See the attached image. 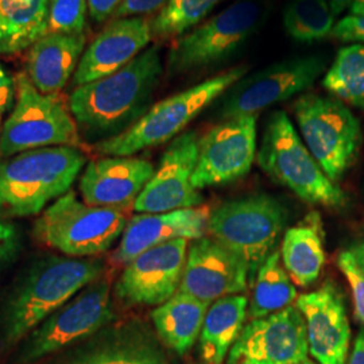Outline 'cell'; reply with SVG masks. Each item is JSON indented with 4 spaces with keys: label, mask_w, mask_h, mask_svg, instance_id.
<instances>
[{
    "label": "cell",
    "mask_w": 364,
    "mask_h": 364,
    "mask_svg": "<svg viewBox=\"0 0 364 364\" xmlns=\"http://www.w3.org/2000/svg\"><path fill=\"white\" fill-rule=\"evenodd\" d=\"M162 75L159 48L151 46L115 73L77 87L69 109L78 130L100 142L129 130L150 109Z\"/></svg>",
    "instance_id": "1"
},
{
    "label": "cell",
    "mask_w": 364,
    "mask_h": 364,
    "mask_svg": "<svg viewBox=\"0 0 364 364\" xmlns=\"http://www.w3.org/2000/svg\"><path fill=\"white\" fill-rule=\"evenodd\" d=\"M105 263L93 258L50 257L38 262L15 287L1 316V348H11L103 277Z\"/></svg>",
    "instance_id": "2"
},
{
    "label": "cell",
    "mask_w": 364,
    "mask_h": 364,
    "mask_svg": "<svg viewBox=\"0 0 364 364\" xmlns=\"http://www.w3.org/2000/svg\"><path fill=\"white\" fill-rule=\"evenodd\" d=\"M87 158L75 146L27 150L0 159V212L34 216L69 192Z\"/></svg>",
    "instance_id": "3"
},
{
    "label": "cell",
    "mask_w": 364,
    "mask_h": 364,
    "mask_svg": "<svg viewBox=\"0 0 364 364\" xmlns=\"http://www.w3.org/2000/svg\"><path fill=\"white\" fill-rule=\"evenodd\" d=\"M247 66H236L219 76L204 80L189 90L176 93L150 107L129 130L95 144L99 154L131 156L165 144L177 136L208 105L221 97L237 80L247 75Z\"/></svg>",
    "instance_id": "4"
},
{
    "label": "cell",
    "mask_w": 364,
    "mask_h": 364,
    "mask_svg": "<svg viewBox=\"0 0 364 364\" xmlns=\"http://www.w3.org/2000/svg\"><path fill=\"white\" fill-rule=\"evenodd\" d=\"M257 161L270 178L302 201L326 208L346 205L347 196L320 168L285 111H274L267 119Z\"/></svg>",
    "instance_id": "5"
},
{
    "label": "cell",
    "mask_w": 364,
    "mask_h": 364,
    "mask_svg": "<svg viewBox=\"0 0 364 364\" xmlns=\"http://www.w3.org/2000/svg\"><path fill=\"white\" fill-rule=\"evenodd\" d=\"M287 224V208L277 198L248 196L210 210L208 232L247 266L252 284L260 266L277 251Z\"/></svg>",
    "instance_id": "6"
},
{
    "label": "cell",
    "mask_w": 364,
    "mask_h": 364,
    "mask_svg": "<svg viewBox=\"0 0 364 364\" xmlns=\"http://www.w3.org/2000/svg\"><path fill=\"white\" fill-rule=\"evenodd\" d=\"M267 14L264 0H237L203 25L182 34L168 55L170 75L189 73L228 61L259 31Z\"/></svg>",
    "instance_id": "7"
},
{
    "label": "cell",
    "mask_w": 364,
    "mask_h": 364,
    "mask_svg": "<svg viewBox=\"0 0 364 364\" xmlns=\"http://www.w3.org/2000/svg\"><path fill=\"white\" fill-rule=\"evenodd\" d=\"M129 223L127 208L92 207L69 191L36 221L39 242L70 258H90L114 246Z\"/></svg>",
    "instance_id": "8"
},
{
    "label": "cell",
    "mask_w": 364,
    "mask_h": 364,
    "mask_svg": "<svg viewBox=\"0 0 364 364\" xmlns=\"http://www.w3.org/2000/svg\"><path fill=\"white\" fill-rule=\"evenodd\" d=\"M304 144L338 183L353 165L362 144V129L351 109L335 96L301 95L293 105Z\"/></svg>",
    "instance_id": "9"
},
{
    "label": "cell",
    "mask_w": 364,
    "mask_h": 364,
    "mask_svg": "<svg viewBox=\"0 0 364 364\" xmlns=\"http://www.w3.org/2000/svg\"><path fill=\"white\" fill-rule=\"evenodd\" d=\"M15 84L16 102L1 129L0 156L78 144L77 124L60 100L41 93L23 73Z\"/></svg>",
    "instance_id": "10"
},
{
    "label": "cell",
    "mask_w": 364,
    "mask_h": 364,
    "mask_svg": "<svg viewBox=\"0 0 364 364\" xmlns=\"http://www.w3.org/2000/svg\"><path fill=\"white\" fill-rule=\"evenodd\" d=\"M115 318L109 281L99 278L53 313L28 336L18 363L30 364L91 338Z\"/></svg>",
    "instance_id": "11"
},
{
    "label": "cell",
    "mask_w": 364,
    "mask_h": 364,
    "mask_svg": "<svg viewBox=\"0 0 364 364\" xmlns=\"http://www.w3.org/2000/svg\"><path fill=\"white\" fill-rule=\"evenodd\" d=\"M326 68L324 55H304L246 75L221 95V119L258 115L262 109L309 90Z\"/></svg>",
    "instance_id": "12"
},
{
    "label": "cell",
    "mask_w": 364,
    "mask_h": 364,
    "mask_svg": "<svg viewBox=\"0 0 364 364\" xmlns=\"http://www.w3.org/2000/svg\"><path fill=\"white\" fill-rule=\"evenodd\" d=\"M308 356L305 318L297 306L290 305L243 326L227 364H299Z\"/></svg>",
    "instance_id": "13"
},
{
    "label": "cell",
    "mask_w": 364,
    "mask_h": 364,
    "mask_svg": "<svg viewBox=\"0 0 364 364\" xmlns=\"http://www.w3.org/2000/svg\"><path fill=\"white\" fill-rule=\"evenodd\" d=\"M258 115L225 119L198 141L192 182L197 191L242 178L257 158Z\"/></svg>",
    "instance_id": "14"
},
{
    "label": "cell",
    "mask_w": 364,
    "mask_h": 364,
    "mask_svg": "<svg viewBox=\"0 0 364 364\" xmlns=\"http://www.w3.org/2000/svg\"><path fill=\"white\" fill-rule=\"evenodd\" d=\"M200 136L195 131L178 135L164 156L153 177L134 203L138 213H162L177 209L196 208L203 196L193 186Z\"/></svg>",
    "instance_id": "15"
},
{
    "label": "cell",
    "mask_w": 364,
    "mask_h": 364,
    "mask_svg": "<svg viewBox=\"0 0 364 364\" xmlns=\"http://www.w3.org/2000/svg\"><path fill=\"white\" fill-rule=\"evenodd\" d=\"M188 240L177 239L150 248L126 264L115 294L127 305L159 306L180 290Z\"/></svg>",
    "instance_id": "16"
},
{
    "label": "cell",
    "mask_w": 364,
    "mask_h": 364,
    "mask_svg": "<svg viewBox=\"0 0 364 364\" xmlns=\"http://www.w3.org/2000/svg\"><path fill=\"white\" fill-rule=\"evenodd\" d=\"M247 266L213 237L201 236L188 248L180 290L212 304L216 299L245 293Z\"/></svg>",
    "instance_id": "17"
},
{
    "label": "cell",
    "mask_w": 364,
    "mask_h": 364,
    "mask_svg": "<svg viewBox=\"0 0 364 364\" xmlns=\"http://www.w3.org/2000/svg\"><path fill=\"white\" fill-rule=\"evenodd\" d=\"M296 306L305 318L309 355L317 364H346L351 328L338 287L326 282L299 296Z\"/></svg>",
    "instance_id": "18"
},
{
    "label": "cell",
    "mask_w": 364,
    "mask_h": 364,
    "mask_svg": "<svg viewBox=\"0 0 364 364\" xmlns=\"http://www.w3.org/2000/svg\"><path fill=\"white\" fill-rule=\"evenodd\" d=\"M156 168L136 156H105L91 161L80 180L84 203L92 207L129 208L142 193Z\"/></svg>",
    "instance_id": "19"
},
{
    "label": "cell",
    "mask_w": 364,
    "mask_h": 364,
    "mask_svg": "<svg viewBox=\"0 0 364 364\" xmlns=\"http://www.w3.org/2000/svg\"><path fill=\"white\" fill-rule=\"evenodd\" d=\"M151 38V25L144 18L115 19L82 53L73 84L81 87L120 70L144 52Z\"/></svg>",
    "instance_id": "20"
},
{
    "label": "cell",
    "mask_w": 364,
    "mask_h": 364,
    "mask_svg": "<svg viewBox=\"0 0 364 364\" xmlns=\"http://www.w3.org/2000/svg\"><path fill=\"white\" fill-rule=\"evenodd\" d=\"M209 213L207 207H196L135 215L127 223L112 259L119 264H129L144 251L164 243L198 239L208 231Z\"/></svg>",
    "instance_id": "21"
},
{
    "label": "cell",
    "mask_w": 364,
    "mask_h": 364,
    "mask_svg": "<svg viewBox=\"0 0 364 364\" xmlns=\"http://www.w3.org/2000/svg\"><path fill=\"white\" fill-rule=\"evenodd\" d=\"M58 364H168L158 340L141 321L105 326Z\"/></svg>",
    "instance_id": "22"
},
{
    "label": "cell",
    "mask_w": 364,
    "mask_h": 364,
    "mask_svg": "<svg viewBox=\"0 0 364 364\" xmlns=\"http://www.w3.org/2000/svg\"><path fill=\"white\" fill-rule=\"evenodd\" d=\"M85 34H46L27 55V76L43 95L63 90L76 72L84 53Z\"/></svg>",
    "instance_id": "23"
},
{
    "label": "cell",
    "mask_w": 364,
    "mask_h": 364,
    "mask_svg": "<svg viewBox=\"0 0 364 364\" xmlns=\"http://www.w3.org/2000/svg\"><path fill=\"white\" fill-rule=\"evenodd\" d=\"M281 257L287 274L299 287H312L318 279L326 263V250L323 224L317 212L285 231Z\"/></svg>",
    "instance_id": "24"
},
{
    "label": "cell",
    "mask_w": 364,
    "mask_h": 364,
    "mask_svg": "<svg viewBox=\"0 0 364 364\" xmlns=\"http://www.w3.org/2000/svg\"><path fill=\"white\" fill-rule=\"evenodd\" d=\"M209 305L208 302L177 291L151 313L158 336L171 351L178 355L186 353L200 338Z\"/></svg>",
    "instance_id": "25"
},
{
    "label": "cell",
    "mask_w": 364,
    "mask_h": 364,
    "mask_svg": "<svg viewBox=\"0 0 364 364\" xmlns=\"http://www.w3.org/2000/svg\"><path fill=\"white\" fill-rule=\"evenodd\" d=\"M246 296L235 294L209 305L200 333V353L205 364H223L239 338L247 316Z\"/></svg>",
    "instance_id": "26"
},
{
    "label": "cell",
    "mask_w": 364,
    "mask_h": 364,
    "mask_svg": "<svg viewBox=\"0 0 364 364\" xmlns=\"http://www.w3.org/2000/svg\"><path fill=\"white\" fill-rule=\"evenodd\" d=\"M50 0H0V54H15L45 36Z\"/></svg>",
    "instance_id": "27"
},
{
    "label": "cell",
    "mask_w": 364,
    "mask_h": 364,
    "mask_svg": "<svg viewBox=\"0 0 364 364\" xmlns=\"http://www.w3.org/2000/svg\"><path fill=\"white\" fill-rule=\"evenodd\" d=\"M251 285L252 294L248 304L251 320L282 311L297 299V290L281 260L279 251L273 252L260 266Z\"/></svg>",
    "instance_id": "28"
},
{
    "label": "cell",
    "mask_w": 364,
    "mask_h": 364,
    "mask_svg": "<svg viewBox=\"0 0 364 364\" xmlns=\"http://www.w3.org/2000/svg\"><path fill=\"white\" fill-rule=\"evenodd\" d=\"M323 87L343 103L364 109L363 43H352L338 50L323 78Z\"/></svg>",
    "instance_id": "29"
},
{
    "label": "cell",
    "mask_w": 364,
    "mask_h": 364,
    "mask_svg": "<svg viewBox=\"0 0 364 364\" xmlns=\"http://www.w3.org/2000/svg\"><path fill=\"white\" fill-rule=\"evenodd\" d=\"M287 36L299 43H313L331 36L335 15L326 0H290L284 10Z\"/></svg>",
    "instance_id": "30"
},
{
    "label": "cell",
    "mask_w": 364,
    "mask_h": 364,
    "mask_svg": "<svg viewBox=\"0 0 364 364\" xmlns=\"http://www.w3.org/2000/svg\"><path fill=\"white\" fill-rule=\"evenodd\" d=\"M223 0H170L158 13L153 23V36L158 38L181 37L198 26Z\"/></svg>",
    "instance_id": "31"
},
{
    "label": "cell",
    "mask_w": 364,
    "mask_h": 364,
    "mask_svg": "<svg viewBox=\"0 0 364 364\" xmlns=\"http://www.w3.org/2000/svg\"><path fill=\"white\" fill-rule=\"evenodd\" d=\"M87 0H50L46 34H84Z\"/></svg>",
    "instance_id": "32"
},
{
    "label": "cell",
    "mask_w": 364,
    "mask_h": 364,
    "mask_svg": "<svg viewBox=\"0 0 364 364\" xmlns=\"http://www.w3.org/2000/svg\"><path fill=\"white\" fill-rule=\"evenodd\" d=\"M338 264L340 272L346 277L351 287L355 317L364 326V274L356 264L350 250L340 252Z\"/></svg>",
    "instance_id": "33"
},
{
    "label": "cell",
    "mask_w": 364,
    "mask_h": 364,
    "mask_svg": "<svg viewBox=\"0 0 364 364\" xmlns=\"http://www.w3.org/2000/svg\"><path fill=\"white\" fill-rule=\"evenodd\" d=\"M331 36L343 42H355L364 45V14L347 15L333 27Z\"/></svg>",
    "instance_id": "34"
},
{
    "label": "cell",
    "mask_w": 364,
    "mask_h": 364,
    "mask_svg": "<svg viewBox=\"0 0 364 364\" xmlns=\"http://www.w3.org/2000/svg\"><path fill=\"white\" fill-rule=\"evenodd\" d=\"M169 1L170 0H122L117 13L114 14V18L120 19L156 13L158 10H162Z\"/></svg>",
    "instance_id": "35"
},
{
    "label": "cell",
    "mask_w": 364,
    "mask_h": 364,
    "mask_svg": "<svg viewBox=\"0 0 364 364\" xmlns=\"http://www.w3.org/2000/svg\"><path fill=\"white\" fill-rule=\"evenodd\" d=\"M19 247V234L10 221L0 219V266L11 259Z\"/></svg>",
    "instance_id": "36"
},
{
    "label": "cell",
    "mask_w": 364,
    "mask_h": 364,
    "mask_svg": "<svg viewBox=\"0 0 364 364\" xmlns=\"http://www.w3.org/2000/svg\"><path fill=\"white\" fill-rule=\"evenodd\" d=\"M91 19L96 23H103L111 15L117 13L122 0H87Z\"/></svg>",
    "instance_id": "37"
},
{
    "label": "cell",
    "mask_w": 364,
    "mask_h": 364,
    "mask_svg": "<svg viewBox=\"0 0 364 364\" xmlns=\"http://www.w3.org/2000/svg\"><path fill=\"white\" fill-rule=\"evenodd\" d=\"M16 96V84L13 77L0 65V115L7 112Z\"/></svg>",
    "instance_id": "38"
},
{
    "label": "cell",
    "mask_w": 364,
    "mask_h": 364,
    "mask_svg": "<svg viewBox=\"0 0 364 364\" xmlns=\"http://www.w3.org/2000/svg\"><path fill=\"white\" fill-rule=\"evenodd\" d=\"M347 364H364V326L359 331L358 336L355 338L351 355L348 358Z\"/></svg>",
    "instance_id": "39"
},
{
    "label": "cell",
    "mask_w": 364,
    "mask_h": 364,
    "mask_svg": "<svg viewBox=\"0 0 364 364\" xmlns=\"http://www.w3.org/2000/svg\"><path fill=\"white\" fill-rule=\"evenodd\" d=\"M350 252H351L353 259L356 262V264L359 266V269H360L362 273L364 274V240L355 243V245L350 248Z\"/></svg>",
    "instance_id": "40"
},
{
    "label": "cell",
    "mask_w": 364,
    "mask_h": 364,
    "mask_svg": "<svg viewBox=\"0 0 364 364\" xmlns=\"http://www.w3.org/2000/svg\"><path fill=\"white\" fill-rule=\"evenodd\" d=\"M326 1H328L329 7H331L332 14H333L335 16H338V15H340L343 11H346L347 9L351 7L353 0H326Z\"/></svg>",
    "instance_id": "41"
},
{
    "label": "cell",
    "mask_w": 364,
    "mask_h": 364,
    "mask_svg": "<svg viewBox=\"0 0 364 364\" xmlns=\"http://www.w3.org/2000/svg\"><path fill=\"white\" fill-rule=\"evenodd\" d=\"M351 15H360L364 14V0H353L350 7Z\"/></svg>",
    "instance_id": "42"
},
{
    "label": "cell",
    "mask_w": 364,
    "mask_h": 364,
    "mask_svg": "<svg viewBox=\"0 0 364 364\" xmlns=\"http://www.w3.org/2000/svg\"><path fill=\"white\" fill-rule=\"evenodd\" d=\"M299 364H317V363H314V362H312V360H309V359H308V360H305V362H302V363H299Z\"/></svg>",
    "instance_id": "43"
},
{
    "label": "cell",
    "mask_w": 364,
    "mask_h": 364,
    "mask_svg": "<svg viewBox=\"0 0 364 364\" xmlns=\"http://www.w3.org/2000/svg\"><path fill=\"white\" fill-rule=\"evenodd\" d=\"M1 117H3V115H0V135H1V129H3V124H1Z\"/></svg>",
    "instance_id": "44"
}]
</instances>
